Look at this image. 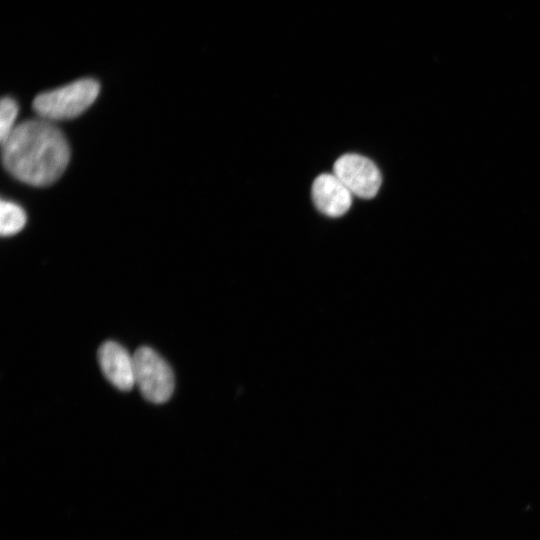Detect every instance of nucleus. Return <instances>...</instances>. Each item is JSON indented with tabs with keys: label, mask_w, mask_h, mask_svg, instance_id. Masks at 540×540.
<instances>
[{
	"label": "nucleus",
	"mask_w": 540,
	"mask_h": 540,
	"mask_svg": "<svg viewBox=\"0 0 540 540\" xmlns=\"http://www.w3.org/2000/svg\"><path fill=\"white\" fill-rule=\"evenodd\" d=\"M18 104L11 97H4L0 103V142L1 144L14 130L18 115Z\"/></svg>",
	"instance_id": "6e6552de"
},
{
	"label": "nucleus",
	"mask_w": 540,
	"mask_h": 540,
	"mask_svg": "<svg viewBox=\"0 0 540 540\" xmlns=\"http://www.w3.org/2000/svg\"><path fill=\"white\" fill-rule=\"evenodd\" d=\"M98 361L103 374L116 388L129 391L135 386L134 358L122 345L104 342L98 350Z\"/></svg>",
	"instance_id": "39448f33"
},
{
	"label": "nucleus",
	"mask_w": 540,
	"mask_h": 540,
	"mask_svg": "<svg viewBox=\"0 0 540 540\" xmlns=\"http://www.w3.org/2000/svg\"><path fill=\"white\" fill-rule=\"evenodd\" d=\"M312 198L320 212L333 218L344 215L352 204V193L334 174L323 173L314 180Z\"/></svg>",
	"instance_id": "423d86ee"
},
{
	"label": "nucleus",
	"mask_w": 540,
	"mask_h": 540,
	"mask_svg": "<svg viewBox=\"0 0 540 540\" xmlns=\"http://www.w3.org/2000/svg\"><path fill=\"white\" fill-rule=\"evenodd\" d=\"M1 145L2 162L8 173L32 186L56 182L70 160L65 136L45 119L21 122Z\"/></svg>",
	"instance_id": "f257e3e1"
},
{
	"label": "nucleus",
	"mask_w": 540,
	"mask_h": 540,
	"mask_svg": "<svg viewBox=\"0 0 540 540\" xmlns=\"http://www.w3.org/2000/svg\"><path fill=\"white\" fill-rule=\"evenodd\" d=\"M333 174L354 195L370 199L376 196L381 186V174L377 166L368 158L357 154L339 157Z\"/></svg>",
	"instance_id": "20e7f679"
},
{
	"label": "nucleus",
	"mask_w": 540,
	"mask_h": 540,
	"mask_svg": "<svg viewBox=\"0 0 540 540\" xmlns=\"http://www.w3.org/2000/svg\"><path fill=\"white\" fill-rule=\"evenodd\" d=\"M0 233L2 236H12L18 233L26 224V214L18 204L2 200L0 205Z\"/></svg>",
	"instance_id": "0eeeda50"
},
{
	"label": "nucleus",
	"mask_w": 540,
	"mask_h": 540,
	"mask_svg": "<svg viewBox=\"0 0 540 540\" xmlns=\"http://www.w3.org/2000/svg\"><path fill=\"white\" fill-rule=\"evenodd\" d=\"M99 92L100 85L95 79H79L37 95L33 101V109L47 121L72 119L86 111Z\"/></svg>",
	"instance_id": "f03ea898"
},
{
	"label": "nucleus",
	"mask_w": 540,
	"mask_h": 540,
	"mask_svg": "<svg viewBox=\"0 0 540 540\" xmlns=\"http://www.w3.org/2000/svg\"><path fill=\"white\" fill-rule=\"evenodd\" d=\"M134 379L145 399L160 404L174 391V375L168 363L152 348L139 347L133 354Z\"/></svg>",
	"instance_id": "7ed1b4c3"
}]
</instances>
